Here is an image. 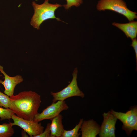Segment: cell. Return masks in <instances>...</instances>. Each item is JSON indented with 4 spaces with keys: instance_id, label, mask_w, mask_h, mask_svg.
I'll list each match as a JSON object with an SVG mask.
<instances>
[{
    "instance_id": "10",
    "label": "cell",
    "mask_w": 137,
    "mask_h": 137,
    "mask_svg": "<svg viewBox=\"0 0 137 137\" xmlns=\"http://www.w3.org/2000/svg\"><path fill=\"white\" fill-rule=\"evenodd\" d=\"M112 25L122 31L127 38L132 40L136 38L137 34V22L133 21L126 23H113Z\"/></svg>"
},
{
    "instance_id": "5",
    "label": "cell",
    "mask_w": 137,
    "mask_h": 137,
    "mask_svg": "<svg viewBox=\"0 0 137 137\" xmlns=\"http://www.w3.org/2000/svg\"><path fill=\"white\" fill-rule=\"evenodd\" d=\"M78 70L75 68L72 73L73 78L70 84L62 90L57 92H51L50 94L53 97V102L58 101H63L66 99L73 96H77L83 98L84 93L78 87L77 81Z\"/></svg>"
},
{
    "instance_id": "6",
    "label": "cell",
    "mask_w": 137,
    "mask_h": 137,
    "mask_svg": "<svg viewBox=\"0 0 137 137\" xmlns=\"http://www.w3.org/2000/svg\"><path fill=\"white\" fill-rule=\"evenodd\" d=\"M13 121L11 122L12 125H16L22 128L30 137H36L44 131V127L41 123L33 120H26L21 118L15 114L11 116Z\"/></svg>"
},
{
    "instance_id": "2",
    "label": "cell",
    "mask_w": 137,
    "mask_h": 137,
    "mask_svg": "<svg viewBox=\"0 0 137 137\" xmlns=\"http://www.w3.org/2000/svg\"><path fill=\"white\" fill-rule=\"evenodd\" d=\"M49 0H45L44 3L40 5L35 1L32 3L34 11L30 24L37 29H40V25L46 20L55 18L58 21H61L59 18L55 17V12L58 7L62 6L57 3L54 4L50 3L48 2Z\"/></svg>"
},
{
    "instance_id": "15",
    "label": "cell",
    "mask_w": 137,
    "mask_h": 137,
    "mask_svg": "<svg viewBox=\"0 0 137 137\" xmlns=\"http://www.w3.org/2000/svg\"><path fill=\"white\" fill-rule=\"evenodd\" d=\"M14 114L13 111L9 108H4L0 107V120H10L12 115Z\"/></svg>"
},
{
    "instance_id": "12",
    "label": "cell",
    "mask_w": 137,
    "mask_h": 137,
    "mask_svg": "<svg viewBox=\"0 0 137 137\" xmlns=\"http://www.w3.org/2000/svg\"><path fill=\"white\" fill-rule=\"evenodd\" d=\"M112 115L110 111L102 114L103 120L98 134L100 137H108Z\"/></svg>"
},
{
    "instance_id": "17",
    "label": "cell",
    "mask_w": 137,
    "mask_h": 137,
    "mask_svg": "<svg viewBox=\"0 0 137 137\" xmlns=\"http://www.w3.org/2000/svg\"><path fill=\"white\" fill-rule=\"evenodd\" d=\"M117 118L112 114L108 137H115V125Z\"/></svg>"
},
{
    "instance_id": "18",
    "label": "cell",
    "mask_w": 137,
    "mask_h": 137,
    "mask_svg": "<svg viewBox=\"0 0 137 137\" xmlns=\"http://www.w3.org/2000/svg\"><path fill=\"white\" fill-rule=\"evenodd\" d=\"M67 4L62 6L66 9H68L72 6L78 7L83 3V0H66Z\"/></svg>"
},
{
    "instance_id": "16",
    "label": "cell",
    "mask_w": 137,
    "mask_h": 137,
    "mask_svg": "<svg viewBox=\"0 0 137 137\" xmlns=\"http://www.w3.org/2000/svg\"><path fill=\"white\" fill-rule=\"evenodd\" d=\"M11 106L9 96L0 91V107L10 109Z\"/></svg>"
},
{
    "instance_id": "13",
    "label": "cell",
    "mask_w": 137,
    "mask_h": 137,
    "mask_svg": "<svg viewBox=\"0 0 137 137\" xmlns=\"http://www.w3.org/2000/svg\"><path fill=\"white\" fill-rule=\"evenodd\" d=\"M11 122L4 123L0 124V137H11L14 133Z\"/></svg>"
},
{
    "instance_id": "20",
    "label": "cell",
    "mask_w": 137,
    "mask_h": 137,
    "mask_svg": "<svg viewBox=\"0 0 137 137\" xmlns=\"http://www.w3.org/2000/svg\"><path fill=\"white\" fill-rule=\"evenodd\" d=\"M132 44L131 45L133 48L135 52L136 63H137V40L136 38L132 40Z\"/></svg>"
},
{
    "instance_id": "19",
    "label": "cell",
    "mask_w": 137,
    "mask_h": 137,
    "mask_svg": "<svg viewBox=\"0 0 137 137\" xmlns=\"http://www.w3.org/2000/svg\"><path fill=\"white\" fill-rule=\"evenodd\" d=\"M50 123L47 124L44 131L36 137H51Z\"/></svg>"
},
{
    "instance_id": "4",
    "label": "cell",
    "mask_w": 137,
    "mask_h": 137,
    "mask_svg": "<svg viewBox=\"0 0 137 137\" xmlns=\"http://www.w3.org/2000/svg\"><path fill=\"white\" fill-rule=\"evenodd\" d=\"M111 113L123 123L122 128L129 136L134 130H137V106H131L126 113L117 112L111 109Z\"/></svg>"
},
{
    "instance_id": "3",
    "label": "cell",
    "mask_w": 137,
    "mask_h": 137,
    "mask_svg": "<svg viewBox=\"0 0 137 137\" xmlns=\"http://www.w3.org/2000/svg\"><path fill=\"white\" fill-rule=\"evenodd\" d=\"M99 11L108 10L116 12L126 17L130 22L137 18V13L129 10L123 0H100L96 6Z\"/></svg>"
},
{
    "instance_id": "11",
    "label": "cell",
    "mask_w": 137,
    "mask_h": 137,
    "mask_svg": "<svg viewBox=\"0 0 137 137\" xmlns=\"http://www.w3.org/2000/svg\"><path fill=\"white\" fill-rule=\"evenodd\" d=\"M63 119L62 115L59 114L51 120V137H61L64 130Z\"/></svg>"
},
{
    "instance_id": "14",
    "label": "cell",
    "mask_w": 137,
    "mask_h": 137,
    "mask_svg": "<svg viewBox=\"0 0 137 137\" xmlns=\"http://www.w3.org/2000/svg\"><path fill=\"white\" fill-rule=\"evenodd\" d=\"M83 120V119H80L78 123L72 129L68 130H64L61 137H79L81 134L78 132Z\"/></svg>"
},
{
    "instance_id": "9",
    "label": "cell",
    "mask_w": 137,
    "mask_h": 137,
    "mask_svg": "<svg viewBox=\"0 0 137 137\" xmlns=\"http://www.w3.org/2000/svg\"><path fill=\"white\" fill-rule=\"evenodd\" d=\"M80 129L82 137H96L100 133V126L93 119L83 120Z\"/></svg>"
},
{
    "instance_id": "1",
    "label": "cell",
    "mask_w": 137,
    "mask_h": 137,
    "mask_svg": "<svg viewBox=\"0 0 137 137\" xmlns=\"http://www.w3.org/2000/svg\"><path fill=\"white\" fill-rule=\"evenodd\" d=\"M10 109L14 114L23 119L33 120L41 102L40 96L32 91H25L10 96Z\"/></svg>"
},
{
    "instance_id": "7",
    "label": "cell",
    "mask_w": 137,
    "mask_h": 137,
    "mask_svg": "<svg viewBox=\"0 0 137 137\" xmlns=\"http://www.w3.org/2000/svg\"><path fill=\"white\" fill-rule=\"evenodd\" d=\"M68 109L69 107L65 101L52 102L41 113H37L35 115L33 121L39 122L45 119L51 120L60 114L62 111Z\"/></svg>"
},
{
    "instance_id": "8",
    "label": "cell",
    "mask_w": 137,
    "mask_h": 137,
    "mask_svg": "<svg viewBox=\"0 0 137 137\" xmlns=\"http://www.w3.org/2000/svg\"><path fill=\"white\" fill-rule=\"evenodd\" d=\"M0 72L4 76V81L0 79V84L4 87V94L10 96L14 95V91L16 86L23 81V79L20 75H18L14 77H10L7 75L3 70V67L0 65Z\"/></svg>"
},
{
    "instance_id": "21",
    "label": "cell",
    "mask_w": 137,
    "mask_h": 137,
    "mask_svg": "<svg viewBox=\"0 0 137 137\" xmlns=\"http://www.w3.org/2000/svg\"><path fill=\"white\" fill-rule=\"evenodd\" d=\"M27 133L23 130H22L21 133L22 137H28Z\"/></svg>"
}]
</instances>
